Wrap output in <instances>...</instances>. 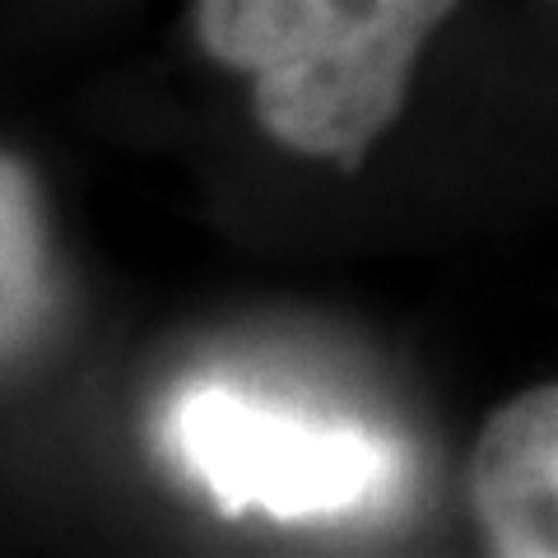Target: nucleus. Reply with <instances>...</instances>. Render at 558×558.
<instances>
[{
	"mask_svg": "<svg viewBox=\"0 0 558 558\" xmlns=\"http://www.w3.org/2000/svg\"><path fill=\"white\" fill-rule=\"evenodd\" d=\"M461 0H196V38L252 80V112L303 159L354 168L405 108L424 43Z\"/></svg>",
	"mask_w": 558,
	"mask_h": 558,
	"instance_id": "f257e3e1",
	"label": "nucleus"
},
{
	"mask_svg": "<svg viewBox=\"0 0 558 558\" xmlns=\"http://www.w3.org/2000/svg\"><path fill=\"white\" fill-rule=\"evenodd\" d=\"M168 447L229 517H344L391 498L400 480V451L381 433L266 405L215 381L172 400Z\"/></svg>",
	"mask_w": 558,
	"mask_h": 558,
	"instance_id": "f03ea898",
	"label": "nucleus"
},
{
	"mask_svg": "<svg viewBox=\"0 0 558 558\" xmlns=\"http://www.w3.org/2000/svg\"><path fill=\"white\" fill-rule=\"evenodd\" d=\"M470 512L502 558H558V381L488 414L470 457Z\"/></svg>",
	"mask_w": 558,
	"mask_h": 558,
	"instance_id": "7ed1b4c3",
	"label": "nucleus"
},
{
	"mask_svg": "<svg viewBox=\"0 0 558 558\" xmlns=\"http://www.w3.org/2000/svg\"><path fill=\"white\" fill-rule=\"evenodd\" d=\"M57 312V266L28 168L0 154V363L24 354Z\"/></svg>",
	"mask_w": 558,
	"mask_h": 558,
	"instance_id": "20e7f679",
	"label": "nucleus"
}]
</instances>
